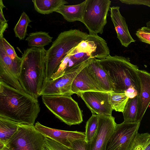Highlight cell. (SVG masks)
Returning <instances> with one entry per match:
<instances>
[{
    "mask_svg": "<svg viewBox=\"0 0 150 150\" xmlns=\"http://www.w3.org/2000/svg\"><path fill=\"white\" fill-rule=\"evenodd\" d=\"M40 111L38 99L0 81V116L20 125H34Z\"/></svg>",
    "mask_w": 150,
    "mask_h": 150,
    "instance_id": "6da1fadb",
    "label": "cell"
},
{
    "mask_svg": "<svg viewBox=\"0 0 150 150\" xmlns=\"http://www.w3.org/2000/svg\"><path fill=\"white\" fill-rule=\"evenodd\" d=\"M46 51L44 47H30L21 57L18 81L24 92L36 99L45 79Z\"/></svg>",
    "mask_w": 150,
    "mask_h": 150,
    "instance_id": "7a4b0ae2",
    "label": "cell"
},
{
    "mask_svg": "<svg viewBox=\"0 0 150 150\" xmlns=\"http://www.w3.org/2000/svg\"><path fill=\"white\" fill-rule=\"evenodd\" d=\"M98 60L114 86V92H125L132 87L139 94L140 83L137 72L138 68L132 64L129 59L110 55L105 59Z\"/></svg>",
    "mask_w": 150,
    "mask_h": 150,
    "instance_id": "3957f363",
    "label": "cell"
},
{
    "mask_svg": "<svg viewBox=\"0 0 150 150\" xmlns=\"http://www.w3.org/2000/svg\"><path fill=\"white\" fill-rule=\"evenodd\" d=\"M79 29H72L61 33L46 50L45 81L51 80L68 52L77 46L88 35Z\"/></svg>",
    "mask_w": 150,
    "mask_h": 150,
    "instance_id": "277c9868",
    "label": "cell"
},
{
    "mask_svg": "<svg viewBox=\"0 0 150 150\" xmlns=\"http://www.w3.org/2000/svg\"><path fill=\"white\" fill-rule=\"evenodd\" d=\"M42 98L48 110L67 125H78L83 121L82 111L71 95H44Z\"/></svg>",
    "mask_w": 150,
    "mask_h": 150,
    "instance_id": "5b68a950",
    "label": "cell"
},
{
    "mask_svg": "<svg viewBox=\"0 0 150 150\" xmlns=\"http://www.w3.org/2000/svg\"><path fill=\"white\" fill-rule=\"evenodd\" d=\"M45 138L34 125H19L16 132L0 150H42Z\"/></svg>",
    "mask_w": 150,
    "mask_h": 150,
    "instance_id": "8992f818",
    "label": "cell"
},
{
    "mask_svg": "<svg viewBox=\"0 0 150 150\" xmlns=\"http://www.w3.org/2000/svg\"><path fill=\"white\" fill-rule=\"evenodd\" d=\"M86 1L82 23L88 29L90 34H102L107 23V17L111 1L110 0Z\"/></svg>",
    "mask_w": 150,
    "mask_h": 150,
    "instance_id": "52a82bcc",
    "label": "cell"
},
{
    "mask_svg": "<svg viewBox=\"0 0 150 150\" xmlns=\"http://www.w3.org/2000/svg\"><path fill=\"white\" fill-rule=\"evenodd\" d=\"M88 63V60L73 67L58 78L44 81L40 96L73 94L71 91L73 82Z\"/></svg>",
    "mask_w": 150,
    "mask_h": 150,
    "instance_id": "ba28073f",
    "label": "cell"
},
{
    "mask_svg": "<svg viewBox=\"0 0 150 150\" xmlns=\"http://www.w3.org/2000/svg\"><path fill=\"white\" fill-rule=\"evenodd\" d=\"M140 122H123L117 124L107 145L106 150H130L137 134Z\"/></svg>",
    "mask_w": 150,
    "mask_h": 150,
    "instance_id": "9c48e42d",
    "label": "cell"
},
{
    "mask_svg": "<svg viewBox=\"0 0 150 150\" xmlns=\"http://www.w3.org/2000/svg\"><path fill=\"white\" fill-rule=\"evenodd\" d=\"M21 63V57L13 60L8 55L2 41L0 40V81L13 88L25 92L18 81Z\"/></svg>",
    "mask_w": 150,
    "mask_h": 150,
    "instance_id": "30bf717a",
    "label": "cell"
},
{
    "mask_svg": "<svg viewBox=\"0 0 150 150\" xmlns=\"http://www.w3.org/2000/svg\"><path fill=\"white\" fill-rule=\"evenodd\" d=\"M79 52H88L93 58L98 59H105L110 55V50L105 40L98 35L90 34L67 54L73 55Z\"/></svg>",
    "mask_w": 150,
    "mask_h": 150,
    "instance_id": "8fae6325",
    "label": "cell"
},
{
    "mask_svg": "<svg viewBox=\"0 0 150 150\" xmlns=\"http://www.w3.org/2000/svg\"><path fill=\"white\" fill-rule=\"evenodd\" d=\"M98 127L88 150H106L107 145L113 134L117 124L112 115H98Z\"/></svg>",
    "mask_w": 150,
    "mask_h": 150,
    "instance_id": "7c38bea8",
    "label": "cell"
},
{
    "mask_svg": "<svg viewBox=\"0 0 150 150\" xmlns=\"http://www.w3.org/2000/svg\"><path fill=\"white\" fill-rule=\"evenodd\" d=\"M110 93L87 91L77 94L84 101L92 114L111 115L112 110L109 102Z\"/></svg>",
    "mask_w": 150,
    "mask_h": 150,
    "instance_id": "4fadbf2b",
    "label": "cell"
},
{
    "mask_svg": "<svg viewBox=\"0 0 150 150\" xmlns=\"http://www.w3.org/2000/svg\"><path fill=\"white\" fill-rule=\"evenodd\" d=\"M36 129L45 137L60 143L69 149H72V143L78 139H85V132L67 131L45 126L39 122L35 123Z\"/></svg>",
    "mask_w": 150,
    "mask_h": 150,
    "instance_id": "5bb4252c",
    "label": "cell"
},
{
    "mask_svg": "<svg viewBox=\"0 0 150 150\" xmlns=\"http://www.w3.org/2000/svg\"><path fill=\"white\" fill-rule=\"evenodd\" d=\"M140 83L138 96L137 122L141 121L150 104V73L144 70L137 71Z\"/></svg>",
    "mask_w": 150,
    "mask_h": 150,
    "instance_id": "9a60e30c",
    "label": "cell"
},
{
    "mask_svg": "<svg viewBox=\"0 0 150 150\" xmlns=\"http://www.w3.org/2000/svg\"><path fill=\"white\" fill-rule=\"evenodd\" d=\"M120 7L118 6L110 7V16L115 27L117 36L121 45L127 47L135 40L133 39L128 29L125 19L121 14Z\"/></svg>",
    "mask_w": 150,
    "mask_h": 150,
    "instance_id": "2e32d148",
    "label": "cell"
},
{
    "mask_svg": "<svg viewBox=\"0 0 150 150\" xmlns=\"http://www.w3.org/2000/svg\"><path fill=\"white\" fill-rule=\"evenodd\" d=\"M87 65L80 71L74 79L71 87L72 93L77 94L90 91L106 92L99 86L91 75Z\"/></svg>",
    "mask_w": 150,
    "mask_h": 150,
    "instance_id": "e0dca14e",
    "label": "cell"
},
{
    "mask_svg": "<svg viewBox=\"0 0 150 150\" xmlns=\"http://www.w3.org/2000/svg\"><path fill=\"white\" fill-rule=\"evenodd\" d=\"M87 67L91 75L102 89L106 92H114V86L98 59L94 58L89 59Z\"/></svg>",
    "mask_w": 150,
    "mask_h": 150,
    "instance_id": "ac0fdd59",
    "label": "cell"
},
{
    "mask_svg": "<svg viewBox=\"0 0 150 150\" xmlns=\"http://www.w3.org/2000/svg\"><path fill=\"white\" fill-rule=\"evenodd\" d=\"M86 0L76 5H61L55 12L61 14L69 22L80 21L82 22L86 4Z\"/></svg>",
    "mask_w": 150,
    "mask_h": 150,
    "instance_id": "d6986e66",
    "label": "cell"
},
{
    "mask_svg": "<svg viewBox=\"0 0 150 150\" xmlns=\"http://www.w3.org/2000/svg\"><path fill=\"white\" fill-rule=\"evenodd\" d=\"M19 125L0 116V149L16 132Z\"/></svg>",
    "mask_w": 150,
    "mask_h": 150,
    "instance_id": "ffe728a7",
    "label": "cell"
},
{
    "mask_svg": "<svg viewBox=\"0 0 150 150\" xmlns=\"http://www.w3.org/2000/svg\"><path fill=\"white\" fill-rule=\"evenodd\" d=\"M36 11L43 14H48L55 11L61 5L68 4L65 0H33Z\"/></svg>",
    "mask_w": 150,
    "mask_h": 150,
    "instance_id": "44dd1931",
    "label": "cell"
},
{
    "mask_svg": "<svg viewBox=\"0 0 150 150\" xmlns=\"http://www.w3.org/2000/svg\"><path fill=\"white\" fill-rule=\"evenodd\" d=\"M52 39L48 33L39 31L29 33L25 40L29 47H43L51 42Z\"/></svg>",
    "mask_w": 150,
    "mask_h": 150,
    "instance_id": "7402d4cb",
    "label": "cell"
},
{
    "mask_svg": "<svg viewBox=\"0 0 150 150\" xmlns=\"http://www.w3.org/2000/svg\"><path fill=\"white\" fill-rule=\"evenodd\" d=\"M138 95L132 98H129L122 112L124 122L135 123L138 108Z\"/></svg>",
    "mask_w": 150,
    "mask_h": 150,
    "instance_id": "603a6c76",
    "label": "cell"
},
{
    "mask_svg": "<svg viewBox=\"0 0 150 150\" xmlns=\"http://www.w3.org/2000/svg\"><path fill=\"white\" fill-rule=\"evenodd\" d=\"M128 98L125 92L110 93L109 102L112 110L122 112Z\"/></svg>",
    "mask_w": 150,
    "mask_h": 150,
    "instance_id": "cb8c5ba5",
    "label": "cell"
},
{
    "mask_svg": "<svg viewBox=\"0 0 150 150\" xmlns=\"http://www.w3.org/2000/svg\"><path fill=\"white\" fill-rule=\"evenodd\" d=\"M98 123V115L92 114L87 121L85 128V141L88 144H90L97 132Z\"/></svg>",
    "mask_w": 150,
    "mask_h": 150,
    "instance_id": "d4e9b609",
    "label": "cell"
},
{
    "mask_svg": "<svg viewBox=\"0 0 150 150\" xmlns=\"http://www.w3.org/2000/svg\"><path fill=\"white\" fill-rule=\"evenodd\" d=\"M31 21L26 13L23 12L13 29L16 37L20 40H24L26 35L27 27Z\"/></svg>",
    "mask_w": 150,
    "mask_h": 150,
    "instance_id": "484cf974",
    "label": "cell"
},
{
    "mask_svg": "<svg viewBox=\"0 0 150 150\" xmlns=\"http://www.w3.org/2000/svg\"><path fill=\"white\" fill-rule=\"evenodd\" d=\"M130 150H150V134L138 133Z\"/></svg>",
    "mask_w": 150,
    "mask_h": 150,
    "instance_id": "4316f807",
    "label": "cell"
},
{
    "mask_svg": "<svg viewBox=\"0 0 150 150\" xmlns=\"http://www.w3.org/2000/svg\"><path fill=\"white\" fill-rule=\"evenodd\" d=\"M69 148L45 137L42 150H69Z\"/></svg>",
    "mask_w": 150,
    "mask_h": 150,
    "instance_id": "83f0119b",
    "label": "cell"
},
{
    "mask_svg": "<svg viewBox=\"0 0 150 150\" xmlns=\"http://www.w3.org/2000/svg\"><path fill=\"white\" fill-rule=\"evenodd\" d=\"M136 35L141 41L150 44V28L143 27L137 30Z\"/></svg>",
    "mask_w": 150,
    "mask_h": 150,
    "instance_id": "f1b7e54d",
    "label": "cell"
},
{
    "mask_svg": "<svg viewBox=\"0 0 150 150\" xmlns=\"http://www.w3.org/2000/svg\"><path fill=\"white\" fill-rule=\"evenodd\" d=\"M5 6L2 0H0V39L3 37V34L6 30L8 28V24L4 16L3 9Z\"/></svg>",
    "mask_w": 150,
    "mask_h": 150,
    "instance_id": "f546056e",
    "label": "cell"
},
{
    "mask_svg": "<svg viewBox=\"0 0 150 150\" xmlns=\"http://www.w3.org/2000/svg\"><path fill=\"white\" fill-rule=\"evenodd\" d=\"M0 40L2 41L6 53L10 58L13 60L18 59L20 58L17 56L13 47L5 38H3Z\"/></svg>",
    "mask_w": 150,
    "mask_h": 150,
    "instance_id": "4dcf8cb0",
    "label": "cell"
},
{
    "mask_svg": "<svg viewBox=\"0 0 150 150\" xmlns=\"http://www.w3.org/2000/svg\"><path fill=\"white\" fill-rule=\"evenodd\" d=\"M69 150H88V144L84 139H78L72 143V149Z\"/></svg>",
    "mask_w": 150,
    "mask_h": 150,
    "instance_id": "1f68e13d",
    "label": "cell"
},
{
    "mask_svg": "<svg viewBox=\"0 0 150 150\" xmlns=\"http://www.w3.org/2000/svg\"><path fill=\"white\" fill-rule=\"evenodd\" d=\"M122 3L129 5H143L150 7V0H120Z\"/></svg>",
    "mask_w": 150,
    "mask_h": 150,
    "instance_id": "d6a6232c",
    "label": "cell"
},
{
    "mask_svg": "<svg viewBox=\"0 0 150 150\" xmlns=\"http://www.w3.org/2000/svg\"><path fill=\"white\" fill-rule=\"evenodd\" d=\"M125 92L129 98H133L138 94L137 92L132 87L128 88Z\"/></svg>",
    "mask_w": 150,
    "mask_h": 150,
    "instance_id": "836d02e7",
    "label": "cell"
},
{
    "mask_svg": "<svg viewBox=\"0 0 150 150\" xmlns=\"http://www.w3.org/2000/svg\"></svg>",
    "mask_w": 150,
    "mask_h": 150,
    "instance_id": "e575fe53",
    "label": "cell"
}]
</instances>
